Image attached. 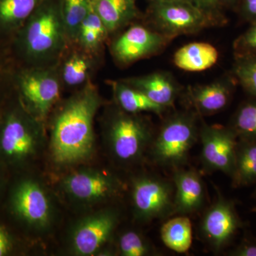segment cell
<instances>
[{
  "label": "cell",
  "mask_w": 256,
  "mask_h": 256,
  "mask_svg": "<svg viewBox=\"0 0 256 256\" xmlns=\"http://www.w3.org/2000/svg\"><path fill=\"white\" fill-rule=\"evenodd\" d=\"M102 104L90 82L76 89L60 105L52 124V152L57 164H73L87 159L95 144L94 119Z\"/></svg>",
  "instance_id": "cell-1"
},
{
  "label": "cell",
  "mask_w": 256,
  "mask_h": 256,
  "mask_svg": "<svg viewBox=\"0 0 256 256\" xmlns=\"http://www.w3.org/2000/svg\"><path fill=\"white\" fill-rule=\"evenodd\" d=\"M69 43L60 0H44L16 34L10 48L18 66H50L58 64Z\"/></svg>",
  "instance_id": "cell-2"
},
{
  "label": "cell",
  "mask_w": 256,
  "mask_h": 256,
  "mask_svg": "<svg viewBox=\"0 0 256 256\" xmlns=\"http://www.w3.org/2000/svg\"><path fill=\"white\" fill-rule=\"evenodd\" d=\"M8 104L0 112V156L18 164L36 153L43 137L44 122L25 108L16 90L14 100Z\"/></svg>",
  "instance_id": "cell-3"
},
{
  "label": "cell",
  "mask_w": 256,
  "mask_h": 256,
  "mask_svg": "<svg viewBox=\"0 0 256 256\" xmlns=\"http://www.w3.org/2000/svg\"><path fill=\"white\" fill-rule=\"evenodd\" d=\"M108 110L104 132L111 154L122 164L138 162L154 138L150 122L140 114L126 112L116 104Z\"/></svg>",
  "instance_id": "cell-4"
},
{
  "label": "cell",
  "mask_w": 256,
  "mask_h": 256,
  "mask_svg": "<svg viewBox=\"0 0 256 256\" xmlns=\"http://www.w3.org/2000/svg\"><path fill=\"white\" fill-rule=\"evenodd\" d=\"M198 119L200 116L191 110L175 112L165 119L150 146L156 165L174 170L186 164L198 139Z\"/></svg>",
  "instance_id": "cell-5"
},
{
  "label": "cell",
  "mask_w": 256,
  "mask_h": 256,
  "mask_svg": "<svg viewBox=\"0 0 256 256\" xmlns=\"http://www.w3.org/2000/svg\"><path fill=\"white\" fill-rule=\"evenodd\" d=\"M13 84L23 105L42 122L58 104L64 88L57 64L50 66L16 64Z\"/></svg>",
  "instance_id": "cell-6"
},
{
  "label": "cell",
  "mask_w": 256,
  "mask_h": 256,
  "mask_svg": "<svg viewBox=\"0 0 256 256\" xmlns=\"http://www.w3.org/2000/svg\"><path fill=\"white\" fill-rule=\"evenodd\" d=\"M143 16L146 25L172 38L196 34L213 26L206 16L188 0L150 2Z\"/></svg>",
  "instance_id": "cell-7"
},
{
  "label": "cell",
  "mask_w": 256,
  "mask_h": 256,
  "mask_svg": "<svg viewBox=\"0 0 256 256\" xmlns=\"http://www.w3.org/2000/svg\"><path fill=\"white\" fill-rule=\"evenodd\" d=\"M173 38L138 22L112 36L110 52L120 66H127L162 52Z\"/></svg>",
  "instance_id": "cell-8"
},
{
  "label": "cell",
  "mask_w": 256,
  "mask_h": 256,
  "mask_svg": "<svg viewBox=\"0 0 256 256\" xmlns=\"http://www.w3.org/2000/svg\"><path fill=\"white\" fill-rule=\"evenodd\" d=\"M132 201L134 216L148 222L173 215L174 184L160 176L144 175L134 178Z\"/></svg>",
  "instance_id": "cell-9"
},
{
  "label": "cell",
  "mask_w": 256,
  "mask_h": 256,
  "mask_svg": "<svg viewBox=\"0 0 256 256\" xmlns=\"http://www.w3.org/2000/svg\"><path fill=\"white\" fill-rule=\"evenodd\" d=\"M198 138L204 169L208 172H220L232 178L238 140L233 129L230 126H210L202 120Z\"/></svg>",
  "instance_id": "cell-10"
},
{
  "label": "cell",
  "mask_w": 256,
  "mask_h": 256,
  "mask_svg": "<svg viewBox=\"0 0 256 256\" xmlns=\"http://www.w3.org/2000/svg\"><path fill=\"white\" fill-rule=\"evenodd\" d=\"M242 226L235 203L220 195L207 208L200 224V232L214 252L228 246Z\"/></svg>",
  "instance_id": "cell-11"
},
{
  "label": "cell",
  "mask_w": 256,
  "mask_h": 256,
  "mask_svg": "<svg viewBox=\"0 0 256 256\" xmlns=\"http://www.w3.org/2000/svg\"><path fill=\"white\" fill-rule=\"evenodd\" d=\"M119 214L114 210H101L84 218L76 226L72 237V249L78 256H92L110 239L117 226Z\"/></svg>",
  "instance_id": "cell-12"
},
{
  "label": "cell",
  "mask_w": 256,
  "mask_h": 256,
  "mask_svg": "<svg viewBox=\"0 0 256 256\" xmlns=\"http://www.w3.org/2000/svg\"><path fill=\"white\" fill-rule=\"evenodd\" d=\"M236 82V80L232 75L204 85L188 86L184 92V100L188 110L200 117L218 114L230 104Z\"/></svg>",
  "instance_id": "cell-13"
},
{
  "label": "cell",
  "mask_w": 256,
  "mask_h": 256,
  "mask_svg": "<svg viewBox=\"0 0 256 256\" xmlns=\"http://www.w3.org/2000/svg\"><path fill=\"white\" fill-rule=\"evenodd\" d=\"M12 208L16 216L32 226H45L50 218V205L43 188L32 180L18 183L13 192Z\"/></svg>",
  "instance_id": "cell-14"
},
{
  "label": "cell",
  "mask_w": 256,
  "mask_h": 256,
  "mask_svg": "<svg viewBox=\"0 0 256 256\" xmlns=\"http://www.w3.org/2000/svg\"><path fill=\"white\" fill-rule=\"evenodd\" d=\"M64 186L74 200L90 203L116 196L120 190V183L112 175L101 172L80 171L66 178Z\"/></svg>",
  "instance_id": "cell-15"
},
{
  "label": "cell",
  "mask_w": 256,
  "mask_h": 256,
  "mask_svg": "<svg viewBox=\"0 0 256 256\" xmlns=\"http://www.w3.org/2000/svg\"><path fill=\"white\" fill-rule=\"evenodd\" d=\"M102 58V56L87 52L76 42L69 43L57 64L64 88L76 90L92 82Z\"/></svg>",
  "instance_id": "cell-16"
},
{
  "label": "cell",
  "mask_w": 256,
  "mask_h": 256,
  "mask_svg": "<svg viewBox=\"0 0 256 256\" xmlns=\"http://www.w3.org/2000/svg\"><path fill=\"white\" fill-rule=\"evenodd\" d=\"M174 186L173 215L188 216L198 212L205 203L206 191L201 175L194 170H173Z\"/></svg>",
  "instance_id": "cell-17"
},
{
  "label": "cell",
  "mask_w": 256,
  "mask_h": 256,
  "mask_svg": "<svg viewBox=\"0 0 256 256\" xmlns=\"http://www.w3.org/2000/svg\"><path fill=\"white\" fill-rule=\"evenodd\" d=\"M126 84L136 88L158 105L170 109L182 95V88L172 74L158 72L122 79Z\"/></svg>",
  "instance_id": "cell-18"
},
{
  "label": "cell",
  "mask_w": 256,
  "mask_h": 256,
  "mask_svg": "<svg viewBox=\"0 0 256 256\" xmlns=\"http://www.w3.org/2000/svg\"><path fill=\"white\" fill-rule=\"evenodd\" d=\"M137 0H92V8L102 20L110 36L143 18Z\"/></svg>",
  "instance_id": "cell-19"
},
{
  "label": "cell",
  "mask_w": 256,
  "mask_h": 256,
  "mask_svg": "<svg viewBox=\"0 0 256 256\" xmlns=\"http://www.w3.org/2000/svg\"><path fill=\"white\" fill-rule=\"evenodd\" d=\"M44 0H0V42L10 44L18 30Z\"/></svg>",
  "instance_id": "cell-20"
},
{
  "label": "cell",
  "mask_w": 256,
  "mask_h": 256,
  "mask_svg": "<svg viewBox=\"0 0 256 256\" xmlns=\"http://www.w3.org/2000/svg\"><path fill=\"white\" fill-rule=\"evenodd\" d=\"M108 82L112 88L114 104L126 112L132 114L152 112L162 116L168 110L153 102L140 90L126 84L122 79L108 80Z\"/></svg>",
  "instance_id": "cell-21"
},
{
  "label": "cell",
  "mask_w": 256,
  "mask_h": 256,
  "mask_svg": "<svg viewBox=\"0 0 256 256\" xmlns=\"http://www.w3.org/2000/svg\"><path fill=\"white\" fill-rule=\"evenodd\" d=\"M218 50L206 42H194L178 48L174 55V65L188 72H200L212 68L218 60Z\"/></svg>",
  "instance_id": "cell-22"
},
{
  "label": "cell",
  "mask_w": 256,
  "mask_h": 256,
  "mask_svg": "<svg viewBox=\"0 0 256 256\" xmlns=\"http://www.w3.org/2000/svg\"><path fill=\"white\" fill-rule=\"evenodd\" d=\"M232 180L234 188L256 184V138H238L236 154L235 172Z\"/></svg>",
  "instance_id": "cell-23"
},
{
  "label": "cell",
  "mask_w": 256,
  "mask_h": 256,
  "mask_svg": "<svg viewBox=\"0 0 256 256\" xmlns=\"http://www.w3.org/2000/svg\"><path fill=\"white\" fill-rule=\"evenodd\" d=\"M110 38L105 25L92 8L80 26L76 43L90 53L102 56L104 45Z\"/></svg>",
  "instance_id": "cell-24"
},
{
  "label": "cell",
  "mask_w": 256,
  "mask_h": 256,
  "mask_svg": "<svg viewBox=\"0 0 256 256\" xmlns=\"http://www.w3.org/2000/svg\"><path fill=\"white\" fill-rule=\"evenodd\" d=\"M160 235L162 240L168 248L178 254H184L192 246L191 222L186 216L178 215L163 224Z\"/></svg>",
  "instance_id": "cell-25"
},
{
  "label": "cell",
  "mask_w": 256,
  "mask_h": 256,
  "mask_svg": "<svg viewBox=\"0 0 256 256\" xmlns=\"http://www.w3.org/2000/svg\"><path fill=\"white\" fill-rule=\"evenodd\" d=\"M60 10L69 42L74 43L82 22L92 11V0H60Z\"/></svg>",
  "instance_id": "cell-26"
},
{
  "label": "cell",
  "mask_w": 256,
  "mask_h": 256,
  "mask_svg": "<svg viewBox=\"0 0 256 256\" xmlns=\"http://www.w3.org/2000/svg\"><path fill=\"white\" fill-rule=\"evenodd\" d=\"M230 127L240 139L256 138V100L248 101L240 106Z\"/></svg>",
  "instance_id": "cell-27"
},
{
  "label": "cell",
  "mask_w": 256,
  "mask_h": 256,
  "mask_svg": "<svg viewBox=\"0 0 256 256\" xmlns=\"http://www.w3.org/2000/svg\"><path fill=\"white\" fill-rule=\"evenodd\" d=\"M233 76L244 90L256 98V54L235 56Z\"/></svg>",
  "instance_id": "cell-28"
},
{
  "label": "cell",
  "mask_w": 256,
  "mask_h": 256,
  "mask_svg": "<svg viewBox=\"0 0 256 256\" xmlns=\"http://www.w3.org/2000/svg\"><path fill=\"white\" fill-rule=\"evenodd\" d=\"M120 254L124 256H146L156 254L154 248L144 236L136 230L121 234L118 240Z\"/></svg>",
  "instance_id": "cell-29"
},
{
  "label": "cell",
  "mask_w": 256,
  "mask_h": 256,
  "mask_svg": "<svg viewBox=\"0 0 256 256\" xmlns=\"http://www.w3.org/2000/svg\"><path fill=\"white\" fill-rule=\"evenodd\" d=\"M16 66L10 45L0 42V96L10 94L14 88L13 77Z\"/></svg>",
  "instance_id": "cell-30"
},
{
  "label": "cell",
  "mask_w": 256,
  "mask_h": 256,
  "mask_svg": "<svg viewBox=\"0 0 256 256\" xmlns=\"http://www.w3.org/2000/svg\"><path fill=\"white\" fill-rule=\"evenodd\" d=\"M203 13L212 26H222L227 23L224 8L218 0H188Z\"/></svg>",
  "instance_id": "cell-31"
},
{
  "label": "cell",
  "mask_w": 256,
  "mask_h": 256,
  "mask_svg": "<svg viewBox=\"0 0 256 256\" xmlns=\"http://www.w3.org/2000/svg\"><path fill=\"white\" fill-rule=\"evenodd\" d=\"M234 50L235 56L256 54V23L234 42Z\"/></svg>",
  "instance_id": "cell-32"
},
{
  "label": "cell",
  "mask_w": 256,
  "mask_h": 256,
  "mask_svg": "<svg viewBox=\"0 0 256 256\" xmlns=\"http://www.w3.org/2000/svg\"><path fill=\"white\" fill-rule=\"evenodd\" d=\"M232 256H256V239L244 237L238 246L228 252Z\"/></svg>",
  "instance_id": "cell-33"
},
{
  "label": "cell",
  "mask_w": 256,
  "mask_h": 256,
  "mask_svg": "<svg viewBox=\"0 0 256 256\" xmlns=\"http://www.w3.org/2000/svg\"><path fill=\"white\" fill-rule=\"evenodd\" d=\"M236 10L246 22L256 23V0H239Z\"/></svg>",
  "instance_id": "cell-34"
},
{
  "label": "cell",
  "mask_w": 256,
  "mask_h": 256,
  "mask_svg": "<svg viewBox=\"0 0 256 256\" xmlns=\"http://www.w3.org/2000/svg\"><path fill=\"white\" fill-rule=\"evenodd\" d=\"M12 249V242L9 234L0 226V256L8 255Z\"/></svg>",
  "instance_id": "cell-35"
},
{
  "label": "cell",
  "mask_w": 256,
  "mask_h": 256,
  "mask_svg": "<svg viewBox=\"0 0 256 256\" xmlns=\"http://www.w3.org/2000/svg\"><path fill=\"white\" fill-rule=\"evenodd\" d=\"M224 9H236L239 0H218Z\"/></svg>",
  "instance_id": "cell-36"
},
{
  "label": "cell",
  "mask_w": 256,
  "mask_h": 256,
  "mask_svg": "<svg viewBox=\"0 0 256 256\" xmlns=\"http://www.w3.org/2000/svg\"><path fill=\"white\" fill-rule=\"evenodd\" d=\"M146 1L149 2H152L160 1V0H146Z\"/></svg>",
  "instance_id": "cell-37"
},
{
  "label": "cell",
  "mask_w": 256,
  "mask_h": 256,
  "mask_svg": "<svg viewBox=\"0 0 256 256\" xmlns=\"http://www.w3.org/2000/svg\"><path fill=\"white\" fill-rule=\"evenodd\" d=\"M254 195H255V196L256 197V184L255 192H254Z\"/></svg>",
  "instance_id": "cell-38"
},
{
  "label": "cell",
  "mask_w": 256,
  "mask_h": 256,
  "mask_svg": "<svg viewBox=\"0 0 256 256\" xmlns=\"http://www.w3.org/2000/svg\"><path fill=\"white\" fill-rule=\"evenodd\" d=\"M255 210V212H256V208H255V210Z\"/></svg>",
  "instance_id": "cell-39"
}]
</instances>
